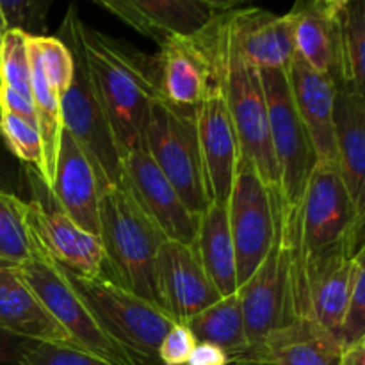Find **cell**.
<instances>
[{
	"mask_svg": "<svg viewBox=\"0 0 365 365\" xmlns=\"http://www.w3.org/2000/svg\"><path fill=\"white\" fill-rule=\"evenodd\" d=\"M59 31L81 46L121 159L135 150L146 152L150 106L160 95L157 57L89 27L77 4L68 7Z\"/></svg>",
	"mask_w": 365,
	"mask_h": 365,
	"instance_id": "obj_1",
	"label": "cell"
},
{
	"mask_svg": "<svg viewBox=\"0 0 365 365\" xmlns=\"http://www.w3.org/2000/svg\"><path fill=\"white\" fill-rule=\"evenodd\" d=\"M364 227L365 214L353 205L337 163H317L303 196L298 242H287L296 321L312 317L310 287L364 248Z\"/></svg>",
	"mask_w": 365,
	"mask_h": 365,
	"instance_id": "obj_2",
	"label": "cell"
},
{
	"mask_svg": "<svg viewBox=\"0 0 365 365\" xmlns=\"http://www.w3.org/2000/svg\"><path fill=\"white\" fill-rule=\"evenodd\" d=\"M98 237L103 269H109L106 278L163 310L157 262L166 237L139 207L123 180L100 191Z\"/></svg>",
	"mask_w": 365,
	"mask_h": 365,
	"instance_id": "obj_3",
	"label": "cell"
},
{
	"mask_svg": "<svg viewBox=\"0 0 365 365\" xmlns=\"http://www.w3.org/2000/svg\"><path fill=\"white\" fill-rule=\"evenodd\" d=\"M221 77L228 110L237 135L239 157L255 166L271 202L280 200L278 171L269 135V118L260 71L242 57L232 32V11L216 14Z\"/></svg>",
	"mask_w": 365,
	"mask_h": 365,
	"instance_id": "obj_4",
	"label": "cell"
},
{
	"mask_svg": "<svg viewBox=\"0 0 365 365\" xmlns=\"http://www.w3.org/2000/svg\"><path fill=\"white\" fill-rule=\"evenodd\" d=\"M269 118V135L282 202L273 210L285 228L299 227L303 196L317 164L309 134L292 98L287 70H259Z\"/></svg>",
	"mask_w": 365,
	"mask_h": 365,
	"instance_id": "obj_5",
	"label": "cell"
},
{
	"mask_svg": "<svg viewBox=\"0 0 365 365\" xmlns=\"http://www.w3.org/2000/svg\"><path fill=\"white\" fill-rule=\"evenodd\" d=\"M102 330L130 353L138 365L159 364V346L175 321L153 303L132 294L109 278L81 277L63 269Z\"/></svg>",
	"mask_w": 365,
	"mask_h": 365,
	"instance_id": "obj_6",
	"label": "cell"
},
{
	"mask_svg": "<svg viewBox=\"0 0 365 365\" xmlns=\"http://www.w3.org/2000/svg\"><path fill=\"white\" fill-rule=\"evenodd\" d=\"M245 319L246 349L230 365H257L260 349L278 331L294 324L292 271L284 230L274 217V237L266 259L237 289Z\"/></svg>",
	"mask_w": 365,
	"mask_h": 365,
	"instance_id": "obj_7",
	"label": "cell"
},
{
	"mask_svg": "<svg viewBox=\"0 0 365 365\" xmlns=\"http://www.w3.org/2000/svg\"><path fill=\"white\" fill-rule=\"evenodd\" d=\"M146 152L178 192L192 216L200 217L210 203L200 152L195 110L178 109L157 96L150 106Z\"/></svg>",
	"mask_w": 365,
	"mask_h": 365,
	"instance_id": "obj_8",
	"label": "cell"
},
{
	"mask_svg": "<svg viewBox=\"0 0 365 365\" xmlns=\"http://www.w3.org/2000/svg\"><path fill=\"white\" fill-rule=\"evenodd\" d=\"M57 38L70 48L73 57V75L66 93L61 96V121L86 153L95 170L100 191L123 180V159L120 155L109 120H107L98 95L93 86L91 75L86 66L81 46L66 32L59 31Z\"/></svg>",
	"mask_w": 365,
	"mask_h": 365,
	"instance_id": "obj_9",
	"label": "cell"
},
{
	"mask_svg": "<svg viewBox=\"0 0 365 365\" xmlns=\"http://www.w3.org/2000/svg\"><path fill=\"white\" fill-rule=\"evenodd\" d=\"M16 269L73 346L113 365H138L130 353L102 330L88 305L71 287L63 267L41 252L38 242L32 259Z\"/></svg>",
	"mask_w": 365,
	"mask_h": 365,
	"instance_id": "obj_10",
	"label": "cell"
},
{
	"mask_svg": "<svg viewBox=\"0 0 365 365\" xmlns=\"http://www.w3.org/2000/svg\"><path fill=\"white\" fill-rule=\"evenodd\" d=\"M203 32L210 53V71L205 93L195 109L196 130L209 200L227 203L239 160V145L221 77L216 14L203 27Z\"/></svg>",
	"mask_w": 365,
	"mask_h": 365,
	"instance_id": "obj_11",
	"label": "cell"
},
{
	"mask_svg": "<svg viewBox=\"0 0 365 365\" xmlns=\"http://www.w3.org/2000/svg\"><path fill=\"white\" fill-rule=\"evenodd\" d=\"M25 182L31 189L29 225L41 252L70 273L88 278L102 277L103 250L98 235L78 228L59 209L34 168H25Z\"/></svg>",
	"mask_w": 365,
	"mask_h": 365,
	"instance_id": "obj_12",
	"label": "cell"
},
{
	"mask_svg": "<svg viewBox=\"0 0 365 365\" xmlns=\"http://www.w3.org/2000/svg\"><path fill=\"white\" fill-rule=\"evenodd\" d=\"M227 210L235 250L237 287H241L266 259L274 237L269 191L255 166L245 157H239L235 166Z\"/></svg>",
	"mask_w": 365,
	"mask_h": 365,
	"instance_id": "obj_13",
	"label": "cell"
},
{
	"mask_svg": "<svg viewBox=\"0 0 365 365\" xmlns=\"http://www.w3.org/2000/svg\"><path fill=\"white\" fill-rule=\"evenodd\" d=\"M123 182L164 237L195 245L200 217L189 212L148 152L135 150L123 157Z\"/></svg>",
	"mask_w": 365,
	"mask_h": 365,
	"instance_id": "obj_14",
	"label": "cell"
},
{
	"mask_svg": "<svg viewBox=\"0 0 365 365\" xmlns=\"http://www.w3.org/2000/svg\"><path fill=\"white\" fill-rule=\"evenodd\" d=\"M157 278L163 310L175 323L185 324L221 298L200 262L195 245L166 239L159 250Z\"/></svg>",
	"mask_w": 365,
	"mask_h": 365,
	"instance_id": "obj_15",
	"label": "cell"
},
{
	"mask_svg": "<svg viewBox=\"0 0 365 365\" xmlns=\"http://www.w3.org/2000/svg\"><path fill=\"white\" fill-rule=\"evenodd\" d=\"M157 56L160 95L178 109L195 110L205 93L210 53L205 32L166 39Z\"/></svg>",
	"mask_w": 365,
	"mask_h": 365,
	"instance_id": "obj_16",
	"label": "cell"
},
{
	"mask_svg": "<svg viewBox=\"0 0 365 365\" xmlns=\"http://www.w3.org/2000/svg\"><path fill=\"white\" fill-rule=\"evenodd\" d=\"M48 191L59 209L78 228L98 235L100 187L95 170L86 153L64 128L57 152L53 180Z\"/></svg>",
	"mask_w": 365,
	"mask_h": 365,
	"instance_id": "obj_17",
	"label": "cell"
},
{
	"mask_svg": "<svg viewBox=\"0 0 365 365\" xmlns=\"http://www.w3.org/2000/svg\"><path fill=\"white\" fill-rule=\"evenodd\" d=\"M232 32L242 57L257 70H289L296 56L294 16L260 7L232 11Z\"/></svg>",
	"mask_w": 365,
	"mask_h": 365,
	"instance_id": "obj_18",
	"label": "cell"
},
{
	"mask_svg": "<svg viewBox=\"0 0 365 365\" xmlns=\"http://www.w3.org/2000/svg\"><path fill=\"white\" fill-rule=\"evenodd\" d=\"M296 110L309 134L317 163H335V82L294 56L287 70Z\"/></svg>",
	"mask_w": 365,
	"mask_h": 365,
	"instance_id": "obj_19",
	"label": "cell"
},
{
	"mask_svg": "<svg viewBox=\"0 0 365 365\" xmlns=\"http://www.w3.org/2000/svg\"><path fill=\"white\" fill-rule=\"evenodd\" d=\"M134 31L163 45L173 36H191L205 27L216 11L198 0H93Z\"/></svg>",
	"mask_w": 365,
	"mask_h": 365,
	"instance_id": "obj_20",
	"label": "cell"
},
{
	"mask_svg": "<svg viewBox=\"0 0 365 365\" xmlns=\"http://www.w3.org/2000/svg\"><path fill=\"white\" fill-rule=\"evenodd\" d=\"M334 116L339 175L353 205L365 214V96L335 88Z\"/></svg>",
	"mask_w": 365,
	"mask_h": 365,
	"instance_id": "obj_21",
	"label": "cell"
},
{
	"mask_svg": "<svg viewBox=\"0 0 365 365\" xmlns=\"http://www.w3.org/2000/svg\"><path fill=\"white\" fill-rule=\"evenodd\" d=\"M0 324L32 341L73 346L16 267L0 266Z\"/></svg>",
	"mask_w": 365,
	"mask_h": 365,
	"instance_id": "obj_22",
	"label": "cell"
},
{
	"mask_svg": "<svg viewBox=\"0 0 365 365\" xmlns=\"http://www.w3.org/2000/svg\"><path fill=\"white\" fill-rule=\"evenodd\" d=\"M195 248L207 277L220 296L237 292L235 250L228 227L227 203L210 202L198 220Z\"/></svg>",
	"mask_w": 365,
	"mask_h": 365,
	"instance_id": "obj_23",
	"label": "cell"
},
{
	"mask_svg": "<svg viewBox=\"0 0 365 365\" xmlns=\"http://www.w3.org/2000/svg\"><path fill=\"white\" fill-rule=\"evenodd\" d=\"M342 348L316 321H302L274 334L257 365H339Z\"/></svg>",
	"mask_w": 365,
	"mask_h": 365,
	"instance_id": "obj_24",
	"label": "cell"
},
{
	"mask_svg": "<svg viewBox=\"0 0 365 365\" xmlns=\"http://www.w3.org/2000/svg\"><path fill=\"white\" fill-rule=\"evenodd\" d=\"M294 48L310 68L334 78L335 68V9L317 0H296Z\"/></svg>",
	"mask_w": 365,
	"mask_h": 365,
	"instance_id": "obj_25",
	"label": "cell"
},
{
	"mask_svg": "<svg viewBox=\"0 0 365 365\" xmlns=\"http://www.w3.org/2000/svg\"><path fill=\"white\" fill-rule=\"evenodd\" d=\"M334 82L365 96V0L335 9Z\"/></svg>",
	"mask_w": 365,
	"mask_h": 365,
	"instance_id": "obj_26",
	"label": "cell"
},
{
	"mask_svg": "<svg viewBox=\"0 0 365 365\" xmlns=\"http://www.w3.org/2000/svg\"><path fill=\"white\" fill-rule=\"evenodd\" d=\"M27 52L31 63V93L32 103L36 113V127L41 135L43 145V164L39 170V178L45 182L46 187L52 185L53 171H56L57 152H59L61 135H63V121H61V103L53 89L50 88L41 63L36 53L34 46L29 41L27 34Z\"/></svg>",
	"mask_w": 365,
	"mask_h": 365,
	"instance_id": "obj_27",
	"label": "cell"
},
{
	"mask_svg": "<svg viewBox=\"0 0 365 365\" xmlns=\"http://www.w3.org/2000/svg\"><path fill=\"white\" fill-rule=\"evenodd\" d=\"M185 324L192 331L196 342H209L223 349L228 355V365L245 353V319L237 292L221 296L216 303L192 316Z\"/></svg>",
	"mask_w": 365,
	"mask_h": 365,
	"instance_id": "obj_28",
	"label": "cell"
},
{
	"mask_svg": "<svg viewBox=\"0 0 365 365\" xmlns=\"http://www.w3.org/2000/svg\"><path fill=\"white\" fill-rule=\"evenodd\" d=\"M355 277V260L349 259L321 277L310 287V316L339 342L342 319Z\"/></svg>",
	"mask_w": 365,
	"mask_h": 365,
	"instance_id": "obj_29",
	"label": "cell"
},
{
	"mask_svg": "<svg viewBox=\"0 0 365 365\" xmlns=\"http://www.w3.org/2000/svg\"><path fill=\"white\" fill-rule=\"evenodd\" d=\"M36 253V239L29 225L27 202L0 191V266L20 267Z\"/></svg>",
	"mask_w": 365,
	"mask_h": 365,
	"instance_id": "obj_30",
	"label": "cell"
},
{
	"mask_svg": "<svg viewBox=\"0 0 365 365\" xmlns=\"http://www.w3.org/2000/svg\"><path fill=\"white\" fill-rule=\"evenodd\" d=\"M0 86L32 100L27 34L16 29L2 32L0 36Z\"/></svg>",
	"mask_w": 365,
	"mask_h": 365,
	"instance_id": "obj_31",
	"label": "cell"
},
{
	"mask_svg": "<svg viewBox=\"0 0 365 365\" xmlns=\"http://www.w3.org/2000/svg\"><path fill=\"white\" fill-rule=\"evenodd\" d=\"M0 138L14 159L32 166L39 173L43 164V145L36 125L16 114L0 113Z\"/></svg>",
	"mask_w": 365,
	"mask_h": 365,
	"instance_id": "obj_32",
	"label": "cell"
},
{
	"mask_svg": "<svg viewBox=\"0 0 365 365\" xmlns=\"http://www.w3.org/2000/svg\"><path fill=\"white\" fill-rule=\"evenodd\" d=\"M29 41L38 53L43 73L48 81L50 88L61 100V96L66 93L68 86H70L71 75H73V57H71L70 48L57 36L29 34Z\"/></svg>",
	"mask_w": 365,
	"mask_h": 365,
	"instance_id": "obj_33",
	"label": "cell"
},
{
	"mask_svg": "<svg viewBox=\"0 0 365 365\" xmlns=\"http://www.w3.org/2000/svg\"><path fill=\"white\" fill-rule=\"evenodd\" d=\"M56 0H0V32L16 31L45 36L46 16Z\"/></svg>",
	"mask_w": 365,
	"mask_h": 365,
	"instance_id": "obj_34",
	"label": "cell"
},
{
	"mask_svg": "<svg viewBox=\"0 0 365 365\" xmlns=\"http://www.w3.org/2000/svg\"><path fill=\"white\" fill-rule=\"evenodd\" d=\"M353 260H355V277H353L351 294L339 334V344L342 349L365 339V248H360Z\"/></svg>",
	"mask_w": 365,
	"mask_h": 365,
	"instance_id": "obj_35",
	"label": "cell"
},
{
	"mask_svg": "<svg viewBox=\"0 0 365 365\" xmlns=\"http://www.w3.org/2000/svg\"><path fill=\"white\" fill-rule=\"evenodd\" d=\"M20 365H113L75 346L32 341L21 356Z\"/></svg>",
	"mask_w": 365,
	"mask_h": 365,
	"instance_id": "obj_36",
	"label": "cell"
},
{
	"mask_svg": "<svg viewBox=\"0 0 365 365\" xmlns=\"http://www.w3.org/2000/svg\"><path fill=\"white\" fill-rule=\"evenodd\" d=\"M196 346V339L187 324L175 323L168 330L159 346V364L163 365H185L189 355Z\"/></svg>",
	"mask_w": 365,
	"mask_h": 365,
	"instance_id": "obj_37",
	"label": "cell"
},
{
	"mask_svg": "<svg viewBox=\"0 0 365 365\" xmlns=\"http://www.w3.org/2000/svg\"><path fill=\"white\" fill-rule=\"evenodd\" d=\"M25 182V166L16 164L14 157L7 152L0 138V191L11 192L24 198Z\"/></svg>",
	"mask_w": 365,
	"mask_h": 365,
	"instance_id": "obj_38",
	"label": "cell"
},
{
	"mask_svg": "<svg viewBox=\"0 0 365 365\" xmlns=\"http://www.w3.org/2000/svg\"><path fill=\"white\" fill-rule=\"evenodd\" d=\"M32 339L18 335L0 324V365H20L21 356Z\"/></svg>",
	"mask_w": 365,
	"mask_h": 365,
	"instance_id": "obj_39",
	"label": "cell"
},
{
	"mask_svg": "<svg viewBox=\"0 0 365 365\" xmlns=\"http://www.w3.org/2000/svg\"><path fill=\"white\" fill-rule=\"evenodd\" d=\"M185 365H228V355L209 342H196Z\"/></svg>",
	"mask_w": 365,
	"mask_h": 365,
	"instance_id": "obj_40",
	"label": "cell"
},
{
	"mask_svg": "<svg viewBox=\"0 0 365 365\" xmlns=\"http://www.w3.org/2000/svg\"><path fill=\"white\" fill-rule=\"evenodd\" d=\"M339 365H365V339L342 349Z\"/></svg>",
	"mask_w": 365,
	"mask_h": 365,
	"instance_id": "obj_41",
	"label": "cell"
},
{
	"mask_svg": "<svg viewBox=\"0 0 365 365\" xmlns=\"http://www.w3.org/2000/svg\"><path fill=\"white\" fill-rule=\"evenodd\" d=\"M198 2L210 7L216 13H225V11L241 9V7H246L248 4L255 2V0H198Z\"/></svg>",
	"mask_w": 365,
	"mask_h": 365,
	"instance_id": "obj_42",
	"label": "cell"
},
{
	"mask_svg": "<svg viewBox=\"0 0 365 365\" xmlns=\"http://www.w3.org/2000/svg\"><path fill=\"white\" fill-rule=\"evenodd\" d=\"M351 0H330V6L334 7V9H339V7L346 6V4H349Z\"/></svg>",
	"mask_w": 365,
	"mask_h": 365,
	"instance_id": "obj_43",
	"label": "cell"
},
{
	"mask_svg": "<svg viewBox=\"0 0 365 365\" xmlns=\"http://www.w3.org/2000/svg\"><path fill=\"white\" fill-rule=\"evenodd\" d=\"M317 2H324V4H330V0H317Z\"/></svg>",
	"mask_w": 365,
	"mask_h": 365,
	"instance_id": "obj_44",
	"label": "cell"
},
{
	"mask_svg": "<svg viewBox=\"0 0 365 365\" xmlns=\"http://www.w3.org/2000/svg\"><path fill=\"white\" fill-rule=\"evenodd\" d=\"M0 36H2V32H0Z\"/></svg>",
	"mask_w": 365,
	"mask_h": 365,
	"instance_id": "obj_45",
	"label": "cell"
}]
</instances>
